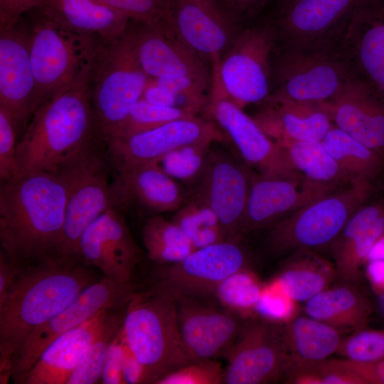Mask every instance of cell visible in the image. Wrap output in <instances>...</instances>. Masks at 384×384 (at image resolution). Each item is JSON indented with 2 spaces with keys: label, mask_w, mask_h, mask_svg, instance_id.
<instances>
[{
  "label": "cell",
  "mask_w": 384,
  "mask_h": 384,
  "mask_svg": "<svg viewBox=\"0 0 384 384\" xmlns=\"http://www.w3.org/2000/svg\"><path fill=\"white\" fill-rule=\"evenodd\" d=\"M98 279L92 267L55 257L20 266L0 302L1 384L11 378L12 359L23 340Z\"/></svg>",
  "instance_id": "cell-1"
},
{
  "label": "cell",
  "mask_w": 384,
  "mask_h": 384,
  "mask_svg": "<svg viewBox=\"0 0 384 384\" xmlns=\"http://www.w3.org/2000/svg\"><path fill=\"white\" fill-rule=\"evenodd\" d=\"M67 188L57 173L35 172L2 183L0 243L23 266L53 257L62 238Z\"/></svg>",
  "instance_id": "cell-2"
},
{
  "label": "cell",
  "mask_w": 384,
  "mask_h": 384,
  "mask_svg": "<svg viewBox=\"0 0 384 384\" xmlns=\"http://www.w3.org/2000/svg\"><path fill=\"white\" fill-rule=\"evenodd\" d=\"M90 74L35 111L17 144L15 179L35 172L56 173L100 141L95 127Z\"/></svg>",
  "instance_id": "cell-3"
},
{
  "label": "cell",
  "mask_w": 384,
  "mask_h": 384,
  "mask_svg": "<svg viewBox=\"0 0 384 384\" xmlns=\"http://www.w3.org/2000/svg\"><path fill=\"white\" fill-rule=\"evenodd\" d=\"M122 331L144 366L148 383L191 363L179 326L177 300L154 289L135 292L126 306Z\"/></svg>",
  "instance_id": "cell-4"
},
{
  "label": "cell",
  "mask_w": 384,
  "mask_h": 384,
  "mask_svg": "<svg viewBox=\"0 0 384 384\" xmlns=\"http://www.w3.org/2000/svg\"><path fill=\"white\" fill-rule=\"evenodd\" d=\"M149 80L138 62L129 28L119 38L100 43L90 89L96 134L105 144L142 98Z\"/></svg>",
  "instance_id": "cell-5"
},
{
  "label": "cell",
  "mask_w": 384,
  "mask_h": 384,
  "mask_svg": "<svg viewBox=\"0 0 384 384\" xmlns=\"http://www.w3.org/2000/svg\"><path fill=\"white\" fill-rule=\"evenodd\" d=\"M272 63L274 95L292 101L325 103L355 75L338 38L282 43Z\"/></svg>",
  "instance_id": "cell-6"
},
{
  "label": "cell",
  "mask_w": 384,
  "mask_h": 384,
  "mask_svg": "<svg viewBox=\"0 0 384 384\" xmlns=\"http://www.w3.org/2000/svg\"><path fill=\"white\" fill-rule=\"evenodd\" d=\"M373 188V183H350L277 220L268 227L267 250L278 256L331 245Z\"/></svg>",
  "instance_id": "cell-7"
},
{
  "label": "cell",
  "mask_w": 384,
  "mask_h": 384,
  "mask_svg": "<svg viewBox=\"0 0 384 384\" xmlns=\"http://www.w3.org/2000/svg\"><path fill=\"white\" fill-rule=\"evenodd\" d=\"M31 11L29 49L38 108L90 74L101 41L63 26L37 9Z\"/></svg>",
  "instance_id": "cell-8"
},
{
  "label": "cell",
  "mask_w": 384,
  "mask_h": 384,
  "mask_svg": "<svg viewBox=\"0 0 384 384\" xmlns=\"http://www.w3.org/2000/svg\"><path fill=\"white\" fill-rule=\"evenodd\" d=\"M104 146L95 142L56 172L66 186L67 201L62 238L53 257L81 262L78 247L83 233L107 208L114 207Z\"/></svg>",
  "instance_id": "cell-9"
},
{
  "label": "cell",
  "mask_w": 384,
  "mask_h": 384,
  "mask_svg": "<svg viewBox=\"0 0 384 384\" xmlns=\"http://www.w3.org/2000/svg\"><path fill=\"white\" fill-rule=\"evenodd\" d=\"M277 40L276 26H254L236 35L223 55L219 80L227 97L239 107L270 95L272 54Z\"/></svg>",
  "instance_id": "cell-10"
},
{
  "label": "cell",
  "mask_w": 384,
  "mask_h": 384,
  "mask_svg": "<svg viewBox=\"0 0 384 384\" xmlns=\"http://www.w3.org/2000/svg\"><path fill=\"white\" fill-rule=\"evenodd\" d=\"M132 282H120L102 277L87 287L68 306L35 329L14 355L11 378L20 383L43 351L58 337L103 310H122L134 294Z\"/></svg>",
  "instance_id": "cell-11"
},
{
  "label": "cell",
  "mask_w": 384,
  "mask_h": 384,
  "mask_svg": "<svg viewBox=\"0 0 384 384\" xmlns=\"http://www.w3.org/2000/svg\"><path fill=\"white\" fill-rule=\"evenodd\" d=\"M248 269L245 250L237 240H225L195 250L180 262L154 270V289L176 300L215 294L218 287L236 272Z\"/></svg>",
  "instance_id": "cell-12"
},
{
  "label": "cell",
  "mask_w": 384,
  "mask_h": 384,
  "mask_svg": "<svg viewBox=\"0 0 384 384\" xmlns=\"http://www.w3.org/2000/svg\"><path fill=\"white\" fill-rule=\"evenodd\" d=\"M227 358L223 384L273 383L285 378L292 366L278 321L266 318L244 323Z\"/></svg>",
  "instance_id": "cell-13"
},
{
  "label": "cell",
  "mask_w": 384,
  "mask_h": 384,
  "mask_svg": "<svg viewBox=\"0 0 384 384\" xmlns=\"http://www.w3.org/2000/svg\"><path fill=\"white\" fill-rule=\"evenodd\" d=\"M207 108L230 137L244 161L256 169L259 176L305 179L294 166L286 150L227 97L220 84L212 86Z\"/></svg>",
  "instance_id": "cell-14"
},
{
  "label": "cell",
  "mask_w": 384,
  "mask_h": 384,
  "mask_svg": "<svg viewBox=\"0 0 384 384\" xmlns=\"http://www.w3.org/2000/svg\"><path fill=\"white\" fill-rule=\"evenodd\" d=\"M166 22L178 38L219 74L235 36L228 11L217 0H167Z\"/></svg>",
  "instance_id": "cell-15"
},
{
  "label": "cell",
  "mask_w": 384,
  "mask_h": 384,
  "mask_svg": "<svg viewBox=\"0 0 384 384\" xmlns=\"http://www.w3.org/2000/svg\"><path fill=\"white\" fill-rule=\"evenodd\" d=\"M213 122L198 117L174 120L133 135L112 137L105 144L108 163L116 171L157 162L171 151L191 144L213 143L223 139Z\"/></svg>",
  "instance_id": "cell-16"
},
{
  "label": "cell",
  "mask_w": 384,
  "mask_h": 384,
  "mask_svg": "<svg viewBox=\"0 0 384 384\" xmlns=\"http://www.w3.org/2000/svg\"><path fill=\"white\" fill-rule=\"evenodd\" d=\"M251 175L230 155L210 151L205 167L195 182L194 199L213 210L227 240L239 241L242 237Z\"/></svg>",
  "instance_id": "cell-17"
},
{
  "label": "cell",
  "mask_w": 384,
  "mask_h": 384,
  "mask_svg": "<svg viewBox=\"0 0 384 384\" xmlns=\"http://www.w3.org/2000/svg\"><path fill=\"white\" fill-rule=\"evenodd\" d=\"M78 257L83 264L99 270L106 279L130 282L141 251L123 216L116 208L110 207L83 233Z\"/></svg>",
  "instance_id": "cell-18"
},
{
  "label": "cell",
  "mask_w": 384,
  "mask_h": 384,
  "mask_svg": "<svg viewBox=\"0 0 384 384\" xmlns=\"http://www.w3.org/2000/svg\"><path fill=\"white\" fill-rule=\"evenodd\" d=\"M130 23L129 31L138 62L151 79L186 77L212 86L205 62L191 50L166 23L153 26Z\"/></svg>",
  "instance_id": "cell-19"
},
{
  "label": "cell",
  "mask_w": 384,
  "mask_h": 384,
  "mask_svg": "<svg viewBox=\"0 0 384 384\" xmlns=\"http://www.w3.org/2000/svg\"><path fill=\"white\" fill-rule=\"evenodd\" d=\"M21 20L10 28H0V107L12 116L19 129L38 109L29 26Z\"/></svg>",
  "instance_id": "cell-20"
},
{
  "label": "cell",
  "mask_w": 384,
  "mask_h": 384,
  "mask_svg": "<svg viewBox=\"0 0 384 384\" xmlns=\"http://www.w3.org/2000/svg\"><path fill=\"white\" fill-rule=\"evenodd\" d=\"M183 342L191 362L228 354L244 323L237 312L203 304L196 299H177Z\"/></svg>",
  "instance_id": "cell-21"
},
{
  "label": "cell",
  "mask_w": 384,
  "mask_h": 384,
  "mask_svg": "<svg viewBox=\"0 0 384 384\" xmlns=\"http://www.w3.org/2000/svg\"><path fill=\"white\" fill-rule=\"evenodd\" d=\"M338 43L355 75L384 95V0H362Z\"/></svg>",
  "instance_id": "cell-22"
},
{
  "label": "cell",
  "mask_w": 384,
  "mask_h": 384,
  "mask_svg": "<svg viewBox=\"0 0 384 384\" xmlns=\"http://www.w3.org/2000/svg\"><path fill=\"white\" fill-rule=\"evenodd\" d=\"M334 126L384 159V95L354 75L331 100L322 103Z\"/></svg>",
  "instance_id": "cell-23"
},
{
  "label": "cell",
  "mask_w": 384,
  "mask_h": 384,
  "mask_svg": "<svg viewBox=\"0 0 384 384\" xmlns=\"http://www.w3.org/2000/svg\"><path fill=\"white\" fill-rule=\"evenodd\" d=\"M120 310H103L55 339L19 384H66L88 346L112 326L123 322Z\"/></svg>",
  "instance_id": "cell-24"
},
{
  "label": "cell",
  "mask_w": 384,
  "mask_h": 384,
  "mask_svg": "<svg viewBox=\"0 0 384 384\" xmlns=\"http://www.w3.org/2000/svg\"><path fill=\"white\" fill-rule=\"evenodd\" d=\"M336 189L306 179L266 178L252 174L241 234L268 228L287 215Z\"/></svg>",
  "instance_id": "cell-25"
},
{
  "label": "cell",
  "mask_w": 384,
  "mask_h": 384,
  "mask_svg": "<svg viewBox=\"0 0 384 384\" xmlns=\"http://www.w3.org/2000/svg\"><path fill=\"white\" fill-rule=\"evenodd\" d=\"M362 0H292L283 6L276 26L282 43L338 38Z\"/></svg>",
  "instance_id": "cell-26"
},
{
  "label": "cell",
  "mask_w": 384,
  "mask_h": 384,
  "mask_svg": "<svg viewBox=\"0 0 384 384\" xmlns=\"http://www.w3.org/2000/svg\"><path fill=\"white\" fill-rule=\"evenodd\" d=\"M254 120L282 147L294 142H320L334 126L322 103L300 102L271 95Z\"/></svg>",
  "instance_id": "cell-27"
},
{
  "label": "cell",
  "mask_w": 384,
  "mask_h": 384,
  "mask_svg": "<svg viewBox=\"0 0 384 384\" xmlns=\"http://www.w3.org/2000/svg\"><path fill=\"white\" fill-rule=\"evenodd\" d=\"M111 184L114 207L135 203L156 213L178 209L183 201L182 192L156 162L142 164L117 171Z\"/></svg>",
  "instance_id": "cell-28"
},
{
  "label": "cell",
  "mask_w": 384,
  "mask_h": 384,
  "mask_svg": "<svg viewBox=\"0 0 384 384\" xmlns=\"http://www.w3.org/2000/svg\"><path fill=\"white\" fill-rule=\"evenodd\" d=\"M37 9L63 26L102 42L122 36L132 21L100 0H44Z\"/></svg>",
  "instance_id": "cell-29"
},
{
  "label": "cell",
  "mask_w": 384,
  "mask_h": 384,
  "mask_svg": "<svg viewBox=\"0 0 384 384\" xmlns=\"http://www.w3.org/2000/svg\"><path fill=\"white\" fill-rule=\"evenodd\" d=\"M278 324L291 369L328 359L344 338L340 329L307 315H294Z\"/></svg>",
  "instance_id": "cell-30"
},
{
  "label": "cell",
  "mask_w": 384,
  "mask_h": 384,
  "mask_svg": "<svg viewBox=\"0 0 384 384\" xmlns=\"http://www.w3.org/2000/svg\"><path fill=\"white\" fill-rule=\"evenodd\" d=\"M374 303L352 283L328 287L306 302L305 314L340 330L368 327Z\"/></svg>",
  "instance_id": "cell-31"
},
{
  "label": "cell",
  "mask_w": 384,
  "mask_h": 384,
  "mask_svg": "<svg viewBox=\"0 0 384 384\" xmlns=\"http://www.w3.org/2000/svg\"><path fill=\"white\" fill-rule=\"evenodd\" d=\"M294 255L296 257L283 267L275 281L294 302H307L337 278L335 266L311 251Z\"/></svg>",
  "instance_id": "cell-32"
},
{
  "label": "cell",
  "mask_w": 384,
  "mask_h": 384,
  "mask_svg": "<svg viewBox=\"0 0 384 384\" xmlns=\"http://www.w3.org/2000/svg\"><path fill=\"white\" fill-rule=\"evenodd\" d=\"M321 143L351 183H373L384 168L380 155L334 125Z\"/></svg>",
  "instance_id": "cell-33"
},
{
  "label": "cell",
  "mask_w": 384,
  "mask_h": 384,
  "mask_svg": "<svg viewBox=\"0 0 384 384\" xmlns=\"http://www.w3.org/2000/svg\"><path fill=\"white\" fill-rule=\"evenodd\" d=\"M294 166L307 181L331 188L351 182L320 142H294L282 146Z\"/></svg>",
  "instance_id": "cell-34"
},
{
  "label": "cell",
  "mask_w": 384,
  "mask_h": 384,
  "mask_svg": "<svg viewBox=\"0 0 384 384\" xmlns=\"http://www.w3.org/2000/svg\"><path fill=\"white\" fill-rule=\"evenodd\" d=\"M142 240L149 259L159 265L180 262L196 250L176 223L159 215L146 221Z\"/></svg>",
  "instance_id": "cell-35"
},
{
  "label": "cell",
  "mask_w": 384,
  "mask_h": 384,
  "mask_svg": "<svg viewBox=\"0 0 384 384\" xmlns=\"http://www.w3.org/2000/svg\"><path fill=\"white\" fill-rule=\"evenodd\" d=\"M384 234V214L363 231L334 250L337 278L343 283L356 282L361 267L367 262L368 255Z\"/></svg>",
  "instance_id": "cell-36"
},
{
  "label": "cell",
  "mask_w": 384,
  "mask_h": 384,
  "mask_svg": "<svg viewBox=\"0 0 384 384\" xmlns=\"http://www.w3.org/2000/svg\"><path fill=\"white\" fill-rule=\"evenodd\" d=\"M172 221L188 238L196 249L228 240L213 210L194 198L178 210Z\"/></svg>",
  "instance_id": "cell-37"
},
{
  "label": "cell",
  "mask_w": 384,
  "mask_h": 384,
  "mask_svg": "<svg viewBox=\"0 0 384 384\" xmlns=\"http://www.w3.org/2000/svg\"><path fill=\"white\" fill-rule=\"evenodd\" d=\"M195 117L197 115L183 110L154 105L142 98L115 128L110 139L133 135L174 120Z\"/></svg>",
  "instance_id": "cell-38"
},
{
  "label": "cell",
  "mask_w": 384,
  "mask_h": 384,
  "mask_svg": "<svg viewBox=\"0 0 384 384\" xmlns=\"http://www.w3.org/2000/svg\"><path fill=\"white\" fill-rule=\"evenodd\" d=\"M212 143H196L178 147L156 163L171 178L196 182L201 176Z\"/></svg>",
  "instance_id": "cell-39"
},
{
  "label": "cell",
  "mask_w": 384,
  "mask_h": 384,
  "mask_svg": "<svg viewBox=\"0 0 384 384\" xmlns=\"http://www.w3.org/2000/svg\"><path fill=\"white\" fill-rule=\"evenodd\" d=\"M263 290L254 274L245 269L225 279L214 295L223 304L237 312L255 309Z\"/></svg>",
  "instance_id": "cell-40"
},
{
  "label": "cell",
  "mask_w": 384,
  "mask_h": 384,
  "mask_svg": "<svg viewBox=\"0 0 384 384\" xmlns=\"http://www.w3.org/2000/svg\"><path fill=\"white\" fill-rule=\"evenodd\" d=\"M122 323L107 329L88 346L75 366L66 384L101 383L103 366L109 346L122 326Z\"/></svg>",
  "instance_id": "cell-41"
},
{
  "label": "cell",
  "mask_w": 384,
  "mask_h": 384,
  "mask_svg": "<svg viewBox=\"0 0 384 384\" xmlns=\"http://www.w3.org/2000/svg\"><path fill=\"white\" fill-rule=\"evenodd\" d=\"M336 355L359 363H374L384 360V329L367 328L355 331L344 338Z\"/></svg>",
  "instance_id": "cell-42"
},
{
  "label": "cell",
  "mask_w": 384,
  "mask_h": 384,
  "mask_svg": "<svg viewBox=\"0 0 384 384\" xmlns=\"http://www.w3.org/2000/svg\"><path fill=\"white\" fill-rule=\"evenodd\" d=\"M285 381L295 384H361L337 359L292 368L287 374Z\"/></svg>",
  "instance_id": "cell-43"
},
{
  "label": "cell",
  "mask_w": 384,
  "mask_h": 384,
  "mask_svg": "<svg viewBox=\"0 0 384 384\" xmlns=\"http://www.w3.org/2000/svg\"><path fill=\"white\" fill-rule=\"evenodd\" d=\"M223 370L214 359L195 361L167 373L156 384H221Z\"/></svg>",
  "instance_id": "cell-44"
},
{
  "label": "cell",
  "mask_w": 384,
  "mask_h": 384,
  "mask_svg": "<svg viewBox=\"0 0 384 384\" xmlns=\"http://www.w3.org/2000/svg\"><path fill=\"white\" fill-rule=\"evenodd\" d=\"M19 131L12 116L0 107V179L1 183L13 181L18 173L16 142Z\"/></svg>",
  "instance_id": "cell-45"
},
{
  "label": "cell",
  "mask_w": 384,
  "mask_h": 384,
  "mask_svg": "<svg viewBox=\"0 0 384 384\" xmlns=\"http://www.w3.org/2000/svg\"><path fill=\"white\" fill-rule=\"evenodd\" d=\"M132 21L153 26L166 23L167 0H100Z\"/></svg>",
  "instance_id": "cell-46"
},
{
  "label": "cell",
  "mask_w": 384,
  "mask_h": 384,
  "mask_svg": "<svg viewBox=\"0 0 384 384\" xmlns=\"http://www.w3.org/2000/svg\"><path fill=\"white\" fill-rule=\"evenodd\" d=\"M383 214V201L366 203L351 216L339 235L332 242L333 250L363 231Z\"/></svg>",
  "instance_id": "cell-47"
},
{
  "label": "cell",
  "mask_w": 384,
  "mask_h": 384,
  "mask_svg": "<svg viewBox=\"0 0 384 384\" xmlns=\"http://www.w3.org/2000/svg\"><path fill=\"white\" fill-rule=\"evenodd\" d=\"M276 286L275 291L263 290L255 309L266 319L283 321L294 316V301Z\"/></svg>",
  "instance_id": "cell-48"
},
{
  "label": "cell",
  "mask_w": 384,
  "mask_h": 384,
  "mask_svg": "<svg viewBox=\"0 0 384 384\" xmlns=\"http://www.w3.org/2000/svg\"><path fill=\"white\" fill-rule=\"evenodd\" d=\"M122 326L109 346L103 366L101 383L125 384L122 373L124 348Z\"/></svg>",
  "instance_id": "cell-49"
},
{
  "label": "cell",
  "mask_w": 384,
  "mask_h": 384,
  "mask_svg": "<svg viewBox=\"0 0 384 384\" xmlns=\"http://www.w3.org/2000/svg\"><path fill=\"white\" fill-rule=\"evenodd\" d=\"M44 0H0V28L15 26L26 12L37 9Z\"/></svg>",
  "instance_id": "cell-50"
},
{
  "label": "cell",
  "mask_w": 384,
  "mask_h": 384,
  "mask_svg": "<svg viewBox=\"0 0 384 384\" xmlns=\"http://www.w3.org/2000/svg\"><path fill=\"white\" fill-rule=\"evenodd\" d=\"M338 363L359 379L361 384H384V360L374 363H359L338 359Z\"/></svg>",
  "instance_id": "cell-51"
},
{
  "label": "cell",
  "mask_w": 384,
  "mask_h": 384,
  "mask_svg": "<svg viewBox=\"0 0 384 384\" xmlns=\"http://www.w3.org/2000/svg\"><path fill=\"white\" fill-rule=\"evenodd\" d=\"M122 338L124 348L122 373L125 384L148 383L145 369L129 347L123 331Z\"/></svg>",
  "instance_id": "cell-52"
},
{
  "label": "cell",
  "mask_w": 384,
  "mask_h": 384,
  "mask_svg": "<svg viewBox=\"0 0 384 384\" xmlns=\"http://www.w3.org/2000/svg\"><path fill=\"white\" fill-rule=\"evenodd\" d=\"M20 269L16 264L0 250V302L3 301L13 285Z\"/></svg>",
  "instance_id": "cell-53"
},
{
  "label": "cell",
  "mask_w": 384,
  "mask_h": 384,
  "mask_svg": "<svg viewBox=\"0 0 384 384\" xmlns=\"http://www.w3.org/2000/svg\"><path fill=\"white\" fill-rule=\"evenodd\" d=\"M142 98L154 105L175 107L174 95L155 82L151 85L148 84Z\"/></svg>",
  "instance_id": "cell-54"
},
{
  "label": "cell",
  "mask_w": 384,
  "mask_h": 384,
  "mask_svg": "<svg viewBox=\"0 0 384 384\" xmlns=\"http://www.w3.org/2000/svg\"><path fill=\"white\" fill-rule=\"evenodd\" d=\"M228 11L233 14L243 15L253 11L265 0H217Z\"/></svg>",
  "instance_id": "cell-55"
},
{
  "label": "cell",
  "mask_w": 384,
  "mask_h": 384,
  "mask_svg": "<svg viewBox=\"0 0 384 384\" xmlns=\"http://www.w3.org/2000/svg\"><path fill=\"white\" fill-rule=\"evenodd\" d=\"M384 260V234L372 248L367 262Z\"/></svg>",
  "instance_id": "cell-56"
},
{
  "label": "cell",
  "mask_w": 384,
  "mask_h": 384,
  "mask_svg": "<svg viewBox=\"0 0 384 384\" xmlns=\"http://www.w3.org/2000/svg\"><path fill=\"white\" fill-rule=\"evenodd\" d=\"M375 309L384 319V290L379 292L374 302Z\"/></svg>",
  "instance_id": "cell-57"
},
{
  "label": "cell",
  "mask_w": 384,
  "mask_h": 384,
  "mask_svg": "<svg viewBox=\"0 0 384 384\" xmlns=\"http://www.w3.org/2000/svg\"><path fill=\"white\" fill-rule=\"evenodd\" d=\"M292 0H282V1L284 2V6L285 4H288L289 2H290Z\"/></svg>",
  "instance_id": "cell-58"
}]
</instances>
